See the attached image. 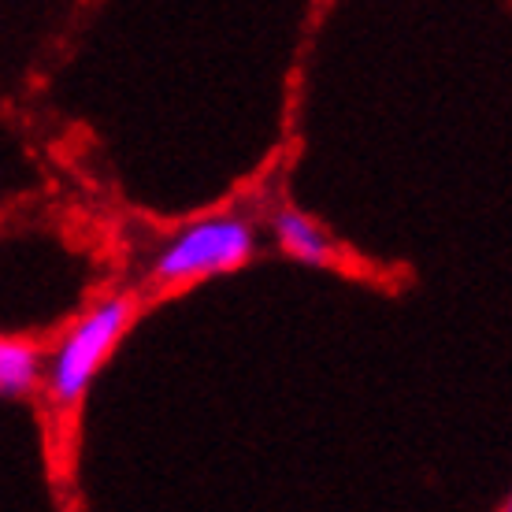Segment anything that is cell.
I'll return each mask as SVG.
<instances>
[{"mask_svg":"<svg viewBox=\"0 0 512 512\" xmlns=\"http://www.w3.org/2000/svg\"><path fill=\"white\" fill-rule=\"evenodd\" d=\"M134 320H138V297L127 290L101 297L93 308H86V316H78L75 327L60 338L52 360L45 364V379H41L56 409L75 412L82 405L86 390L101 375L104 360L116 353Z\"/></svg>","mask_w":512,"mask_h":512,"instance_id":"obj_1","label":"cell"},{"mask_svg":"<svg viewBox=\"0 0 512 512\" xmlns=\"http://www.w3.org/2000/svg\"><path fill=\"white\" fill-rule=\"evenodd\" d=\"M256 256V231L245 216L223 212L186 223L164 242L153 260V286L182 290L190 282L231 275Z\"/></svg>","mask_w":512,"mask_h":512,"instance_id":"obj_2","label":"cell"},{"mask_svg":"<svg viewBox=\"0 0 512 512\" xmlns=\"http://www.w3.org/2000/svg\"><path fill=\"white\" fill-rule=\"evenodd\" d=\"M271 234L282 253L305 268H331L338 260V245L331 242V234L297 208H279L271 216Z\"/></svg>","mask_w":512,"mask_h":512,"instance_id":"obj_3","label":"cell"},{"mask_svg":"<svg viewBox=\"0 0 512 512\" xmlns=\"http://www.w3.org/2000/svg\"><path fill=\"white\" fill-rule=\"evenodd\" d=\"M41 379H45L41 349L19 338H0V397L38 394Z\"/></svg>","mask_w":512,"mask_h":512,"instance_id":"obj_4","label":"cell"}]
</instances>
